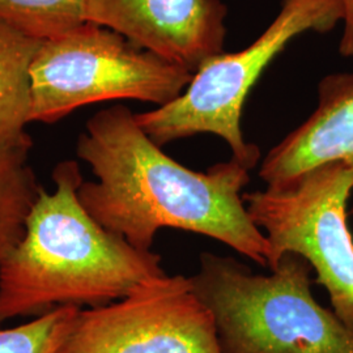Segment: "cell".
Segmentation results:
<instances>
[{
  "label": "cell",
  "instance_id": "3957f363",
  "mask_svg": "<svg viewBox=\"0 0 353 353\" xmlns=\"http://www.w3.org/2000/svg\"><path fill=\"white\" fill-rule=\"evenodd\" d=\"M313 268L285 254L271 275L202 252L190 278L212 313L221 353H353V332L312 293Z\"/></svg>",
  "mask_w": 353,
  "mask_h": 353
},
{
  "label": "cell",
  "instance_id": "9c48e42d",
  "mask_svg": "<svg viewBox=\"0 0 353 353\" xmlns=\"http://www.w3.org/2000/svg\"><path fill=\"white\" fill-rule=\"evenodd\" d=\"M316 92V110L265 154L259 176L267 186L331 161L353 169V72L325 76Z\"/></svg>",
  "mask_w": 353,
  "mask_h": 353
},
{
  "label": "cell",
  "instance_id": "7c38bea8",
  "mask_svg": "<svg viewBox=\"0 0 353 353\" xmlns=\"http://www.w3.org/2000/svg\"><path fill=\"white\" fill-rule=\"evenodd\" d=\"M87 4L88 0H0V24L43 42L88 23Z\"/></svg>",
  "mask_w": 353,
  "mask_h": 353
},
{
  "label": "cell",
  "instance_id": "8992f818",
  "mask_svg": "<svg viewBox=\"0 0 353 353\" xmlns=\"http://www.w3.org/2000/svg\"><path fill=\"white\" fill-rule=\"evenodd\" d=\"M353 169L343 161L310 168L265 190L243 192L252 223L268 241V268L297 254L316 271L335 316L353 332V237L347 204Z\"/></svg>",
  "mask_w": 353,
  "mask_h": 353
},
{
  "label": "cell",
  "instance_id": "4fadbf2b",
  "mask_svg": "<svg viewBox=\"0 0 353 353\" xmlns=\"http://www.w3.org/2000/svg\"><path fill=\"white\" fill-rule=\"evenodd\" d=\"M79 312L76 306H61L26 325L0 328V353L58 352Z\"/></svg>",
  "mask_w": 353,
  "mask_h": 353
},
{
  "label": "cell",
  "instance_id": "ba28073f",
  "mask_svg": "<svg viewBox=\"0 0 353 353\" xmlns=\"http://www.w3.org/2000/svg\"><path fill=\"white\" fill-rule=\"evenodd\" d=\"M228 7L221 0H88L87 21L195 72L224 51Z\"/></svg>",
  "mask_w": 353,
  "mask_h": 353
},
{
  "label": "cell",
  "instance_id": "5bb4252c",
  "mask_svg": "<svg viewBox=\"0 0 353 353\" xmlns=\"http://www.w3.org/2000/svg\"><path fill=\"white\" fill-rule=\"evenodd\" d=\"M343 1V34L339 43V52L343 57H353V0Z\"/></svg>",
  "mask_w": 353,
  "mask_h": 353
},
{
  "label": "cell",
  "instance_id": "8fae6325",
  "mask_svg": "<svg viewBox=\"0 0 353 353\" xmlns=\"http://www.w3.org/2000/svg\"><path fill=\"white\" fill-rule=\"evenodd\" d=\"M28 150L0 151V262L23 240L39 186Z\"/></svg>",
  "mask_w": 353,
  "mask_h": 353
},
{
  "label": "cell",
  "instance_id": "5b68a950",
  "mask_svg": "<svg viewBox=\"0 0 353 353\" xmlns=\"http://www.w3.org/2000/svg\"><path fill=\"white\" fill-rule=\"evenodd\" d=\"M30 76V121L52 125L99 102L137 100L164 106L186 89L192 72L109 28L85 23L41 42Z\"/></svg>",
  "mask_w": 353,
  "mask_h": 353
},
{
  "label": "cell",
  "instance_id": "277c9868",
  "mask_svg": "<svg viewBox=\"0 0 353 353\" xmlns=\"http://www.w3.org/2000/svg\"><path fill=\"white\" fill-rule=\"evenodd\" d=\"M343 16L341 0H281L278 16L248 48L205 61L176 100L135 114L138 125L160 147L212 134L227 143L233 160L252 170L261 151L245 140L241 127L250 90L293 38L306 32L328 33Z\"/></svg>",
  "mask_w": 353,
  "mask_h": 353
},
{
  "label": "cell",
  "instance_id": "6da1fadb",
  "mask_svg": "<svg viewBox=\"0 0 353 353\" xmlns=\"http://www.w3.org/2000/svg\"><path fill=\"white\" fill-rule=\"evenodd\" d=\"M77 157L97 178L79 199L102 228L150 252L157 232L203 234L268 267V241L248 214L242 190L250 170L230 159L196 172L176 163L143 131L125 105L94 114L80 134Z\"/></svg>",
  "mask_w": 353,
  "mask_h": 353
},
{
  "label": "cell",
  "instance_id": "7a4b0ae2",
  "mask_svg": "<svg viewBox=\"0 0 353 353\" xmlns=\"http://www.w3.org/2000/svg\"><path fill=\"white\" fill-rule=\"evenodd\" d=\"M54 192L39 190L23 240L0 262V326L61 306L100 307L166 275L161 256L102 228L79 199L75 160L52 170Z\"/></svg>",
  "mask_w": 353,
  "mask_h": 353
},
{
  "label": "cell",
  "instance_id": "52a82bcc",
  "mask_svg": "<svg viewBox=\"0 0 353 353\" xmlns=\"http://www.w3.org/2000/svg\"><path fill=\"white\" fill-rule=\"evenodd\" d=\"M57 353H221L214 316L190 278L164 275L122 300L80 309Z\"/></svg>",
  "mask_w": 353,
  "mask_h": 353
},
{
  "label": "cell",
  "instance_id": "30bf717a",
  "mask_svg": "<svg viewBox=\"0 0 353 353\" xmlns=\"http://www.w3.org/2000/svg\"><path fill=\"white\" fill-rule=\"evenodd\" d=\"M41 42L0 24V151L28 150L33 140L30 70Z\"/></svg>",
  "mask_w": 353,
  "mask_h": 353
}]
</instances>
